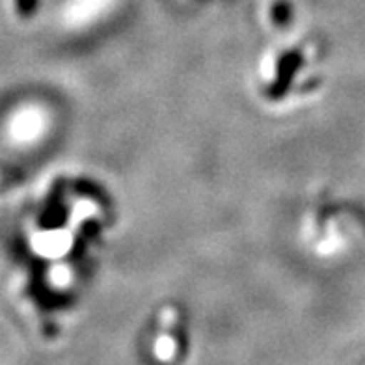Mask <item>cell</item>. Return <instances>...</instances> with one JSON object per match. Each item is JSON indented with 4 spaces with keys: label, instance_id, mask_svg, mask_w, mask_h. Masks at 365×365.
<instances>
[{
    "label": "cell",
    "instance_id": "obj_1",
    "mask_svg": "<svg viewBox=\"0 0 365 365\" xmlns=\"http://www.w3.org/2000/svg\"><path fill=\"white\" fill-rule=\"evenodd\" d=\"M39 0H15V11L21 17H32L38 10Z\"/></svg>",
    "mask_w": 365,
    "mask_h": 365
}]
</instances>
